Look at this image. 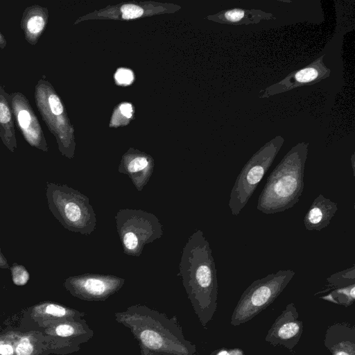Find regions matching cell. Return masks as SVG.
Returning <instances> with one entry per match:
<instances>
[{
  "mask_svg": "<svg viewBox=\"0 0 355 355\" xmlns=\"http://www.w3.org/2000/svg\"><path fill=\"white\" fill-rule=\"evenodd\" d=\"M154 161L142 153L125 155L119 166V172L127 175L138 191H141L153 175Z\"/></svg>",
  "mask_w": 355,
  "mask_h": 355,
  "instance_id": "11",
  "label": "cell"
},
{
  "mask_svg": "<svg viewBox=\"0 0 355 355\" xmlns=\"http://www.w3.org/2000/svg\"><path fill=\"white\" fill-rule=\"evenodd\" d=\"M46 197L53 216L67 230L89 235L96 226V216L89 198L66 184L47 182Z\"/></svg>",
  "mask_w": 355,
  "mask_h": 355,
  "instance_id": "4",
  "label": "cell"
},
{
  "mask_svg": "<svg viewBox=\"0 0 355 355\" xmlns=\"http://www.w3.org/2000/svg\"><path fill=\"white\" fill-rule=\"evenodd\" d=\"M114 218L123 252L129 256L139 257L146 245L164 233L159 218L140 209H121Z\"/></svg>",
  "mask_w": 355,
  "mask_h": 355,
  "instance_id": "5",
  "label": "cell"
},
{
  "mask_svg": "<svg viewBox=\"0 0 355 355\" xmlns=\"http://www.w3.org/2000/svg\"><path fill=\"white\" fill-rule=\"evenodd\" d=\"M123 278L111 275L85 273L67 277L64 288L74 297L89 302L105 301L119 291Z\"/></svg>",
  "mask_w": 355,
  "mask_h": 355,
  "instance_id": "9",
  "label": "cell"
},
{
  "mask_svg": "<svg viewBox=\"0 0 355 355\" xmlns=\"http://www.w3.org/2000/svg\"><path fill=\"white\" fill-rule=\"evenodd\" d=\"M36 343L30 336H24L20 338L15 347L16 355H37Z\"/></svg>",
  "mask_w": 355,
  "mask_h": 355,
  "instance_id": "15",
  "label": "cell"
},
{
  "mask_svg": "<svg viewBox=\"0 0 355 355\" xmlns=\"http://www.w3.org/2000/svg\"><path fill=\"white\" fill-rule=\"evenodd\" d=\"M334 355H350L345 351H338L335 353Z\"/></svg>",
  "mask_w": 355,
  "mask_h": 355,
  "instance_id": "25",
  "label": "cell"
},
{
  "mask_svg": "<svg viewBox=\"0 0 355 355\" xmlns=\"http://www.w3.org/2000/svg\"><path fill=\"white\" fill-rule=\"evenodd\" d=\"M282 145L281 139H276L266 144L242 168L230 195L228 207L233 216L239 215L248 202L272 165Z\"/></svg>",
  "mask_w": 355,
  "mask_h": 355,
  "instance_id": "6",
  "label": "cell"
},
{
  "mask_svg": "<svg viewBox=\"0 0 355 355\" xmlns=\"http://www.w3.org/2000/svg\"><path fill=\"white\" fill-rule=\"evenodd\" d=\"M53 352L67 354L78 351L80 345L94 336L93 330L83 318H65L44 327Z\"/></svg>",
  "mask_w": 355,
  "mask_h": 355,
  "instance_id": "8",
  "label": "cell"
},
{
  "mask_svg": "<svg viewBox=\"0 0 355 355\" xmlns=\"http://www.w3.org/2000/svg\"><path fill=\"white\" fill-rule=\"evenodd\" d=\"M234 355H237V354H234Z\"/></svg>",
  "mask_w": 355,
  "mask_h": 355,
  "instance_id": "27",
  "label": "cell"
},
{
  "mask_svg": "<svg viewBox=\"0 0 355 355\" xmlns=\"http://www.w3.org/2000/svg\"><path fill=\"white\" fill-rule=\"evenodd\" d=\"M25 100L16 96L12 101L18 125L25 139L31 146L47 152V145L39 122Z\"/></svg>",
  "mask_w": 355,
  "mask_h": 355,
  "instance_id": "10",
  "label": "cell"
},
{
  "mask_svg": "<svg viewBox=\"0 0 355 355\" xmlns=\"http://www.w3.org/2000/svg\"><path fill=\"white\" fill-rule=\"evenodd\" d=\"M116 80L120 84H129L133 79L132 73L128 69H120L115 74Z\"/></svg>",
  "mask_w": 355,
  "mask_h": 355,
  "instance_id": "21",
  "label": "cell"
},
{
  "mask_svg": "<svg viewBox=\"0 0 355 355\" xmlns=\"http://www.w3.org/2000/svg\"><path fill=\"white\" fill-rule=\"evenodd\" d=\"M300 330V326L297 322H289L282 324L277 331L278 336L283 339H287L295 336Z\"/></svg>",
  "mask_w": 355,
  "mask_h": 355,
  "instance_id": "18",
  "label": "cell"
},
{
  "mask_svg": "<svg viewBox=\"0 0 355 355\" xmlns=\"http://www.w3.org/2000/svg\"><path fill=\"white\" fill-rule=\"evenodd\" d=\"M28 315L34 322L44 327L61 319L83 318L85 313L58 303L45 302L32 306L29 309Z\"/></svg>",
  "mask_w": 355,
  "mask_h": 355,
  "instance_id": "13",
  "label": "cell"
},
{
  "mask_svg": "<svg viewBox=\"0 0 355 355\" xmlns=\"http://www.w3.org/2000/svg\"><path fill=\"white\" fill-rule=\"evenodd\" d=\"M117 322L128 328L137 341L140 355H194L196 347L187 340L177 318L144 304H133L114 313Z\"/></svg>",
  "mask_w": 355,
  "mask_h": 355,
  "instance_id": "1",
  "label": "cell"
},
{
  "mask_svg": "<svg viewBox=\"0 0 355 355\" xmlns=\"http://www.w3.org/2000/svg\"><path fill=\"white\" fill-rule=\"evenodd\" d=\"M246 10L242 9H233L224 12L223 18L225 21L230 23L242 22L246 18Z\"/></svg>",
  "mask_w": 355,
  "mask_h": 355,
  "instance_id": "20",
  "label": "cell"
},
{
  "mask_svg": "<svg viewBox=\"0 0 355 355\" xmlns=\"http://www.w3.org/2000/svg\"><path fill=\"white\" fill-rule=\"evenodd\" d=\"M319 76V71L315 67H307L295 73L293 78L296 83H306L316 80Z\"/></svg>",
  "mask_w": 355,
  "mask_h": 355,
  "instance_id": "17",
  "label": "cell"
},
{
  "mask_svg": "<svg viewBox=\"0 0 355 355\" xmlns=\"http://www.w3.org/2000/svg\"><path fill=\"white\" fill-rule=\"evenodd\" d=\"M338 210L336 202L319 194L307 210L304 224L306 230L321 231L327 227Z\"/></svg>",
  "mask_w": 355,
  "mask_h": 355,
  "instance_id": "12",
  "label": "cell"
},
{
  "mask_svg": "<svg viewBox=\"0 0 355 355\" xmlns=\"http://www.w3.org/2000/svg\"><path fill=\"white\" fill-rule=\"evenodd\" d=\"M121 113L127 118H130L132 116V109L129 103H124L120 106Z\"/></svg>",
  "mask_w": 355,
  "mask_h": 355,
  "instance_id": "23",
  "label": "cell"
},
{
  "mask_svg": "<svg viewBox=\"0 0 355 355\" xmlns=\"http://www.w3.org/2000/svg\"><path fill=\"white\" fill-rule=\"evenodd\" d=\"M218 355H229V354L227 352L223 351L220 352Z\"/></svg>",
  "mask_w": 355,
  "mask_h": 355,
  "instance_id": "26",
  "label": "cell"
},
{
  "mask_svg": "<svg viewBox=\"0 0 355 355\" xmlns=\"http://www.w3.org/2000/svg\"><path fill=\"white\" fill-rule=\"evenodd\" d=\"M307 145L299 144L271 172L260 193L257 209L266 214L284 211L298 202L304 187Z\"/></svg>",
  "mask_w": 355,
  "mask_h": 355,
  "instance_id": "3",
  "label": "cell"
},
{
  "mask_svg": "<svg viewBox=\"0 0 355 355\" xmlns=\"http://www.w3.org/2000/svg\"><path fill=\"white\" fill-rule=\"evenodd\" d=\"M44 15L39 11L27 14L23 21V28L27 40H35L39 37L46 26Z\"/></svg>",
  "mask_w": 355,
  "mask_h": 355,
  "instance_id": "14",
  "label": "cell"
},
{
  "mask_svg": "<svg viewBox=\"0 0 355 355\" xmlns=\"http://www.w3.org/2000/svg\"><path fill=\"white\" fill-rule=\"evenodd\" d=\"M188 298L203 324L217 293L216 264L209 241L196 230L183 248L179 273Z\"/></svg>",
  "mask_w": 355,
  "mask_h": 355,
  "instance_id": "2",
  "label": "cell"
},
{
  "mask_svg": "<svg viewBox=\"0 0 355 355\" xmlns=\"http://www.w3.org/2000/svg\"><path fill=\"white\" fill-rule=\"evenodd\" d=\"M0 268H2V269H9L10 268L8 261H7L6 257L2 253L1 248H0Z\"/></svg>",
  "mask_w": 355,
  "mask_h": 355,
  "instance_id": "24",
  "label": "cell"
},
{
  "mask_svg": "<svg viewBox=\"0 0 355 355\" xmlns=\"http://www.w3.org/2000/svg\"><path fill=\"white\" fill-rule=\"evenodd\" d=\"M9 269L12 274V280L15 285L24 286L27 284L30 275L24 266L14 263Z\"/></svg>",
  "mask_w": 355,
  "mask_h": 355,
  "instance_id": "16",
  "label": "cell"
},
{
  "mask_svg": "<svg viewBox=\"0 0 355 355\" xmlns=\"http://www.w3.org/2000/svg\"><path fill=\"white\" fill-rule=\"evenodd\" d=\"M122 17L126 19L139 17L144 13V10L134 4H125L121 6Z\"/></svg>",
  "mask_w": 355,
  "mask_h": 355,
  "instance_id": "19",
  "label": "cell"
},
{
  "mask_svg": "<svg viewBox=\"0 0 355 355\" xmlns=\"http://www.w3.org/2000/svg\"><path fill=\"white\" fill-rule=\"evenodd\" d=\"M14 346L9 343L0 342V355H14Z\"/></svg>",
  "mask_w": 355,
  "mask_h": 355,
  "instance_id": "22",
  "label": "cell"
},
{
  "mask_svg": "<svg viewBox=\"0 0 355 355\" xmlns=\"http://www.w3.org/2000/svg\"><path fill=\"white\" fill-rule=\"evenodd\" d=\"M295 275L291 269L279 270L254 281L243 293L232 322H243L270 304Z\"/></svg>",
  "mask_w": 355,
  "mask_h": 355,
  "instance_id": "7",
  "label": "cell"
}]
</instances>
